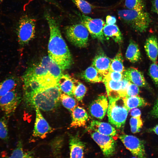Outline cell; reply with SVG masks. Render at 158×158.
I'll use <instances>...</instances> for the list:
<instances>
[{"label": "cell", "mask_w": 158, "mask_h": 158, "mask_svg": "<svg viewBox=\"0 0 158 158\" xmlns=\"http://www.w3.org/2000/svg\"><path fill=\"white\" fill-rule=\"evenodd\" d=\"M63 105L70 112L78 104L76 100L74 97L61 93L60 96Z\"/></svg>", "instance_id": "cell-30"}, {"label": "cell", "mask_w": 158, "mask_h": 158, "mask_svg": "<svg viewBox=\"0 0 158 158\" xmlns=\"http://www.w3.org/2000/svg\"><path fill=\"white\" fill-rule=\"evenodd\" d=\"M21 101V96L15 89L0 98V109L6 117L11 116Z\"/></svg>", "instance_id": "cell-10"}, {"label": "cell", "mask_w": 158, "mask_h": 158, "mask_svg": "<svg viewBox=\"0 0 158 158\" xmlns=\"http://www.w3.org/2000/svg\"><path fill=\"white\" fill-rule=\"evenodd\" d=\"M109 103L107 109L109 121L117 128L124 126L128 111L124 106L121 98L119 97H108Z\"/></svg>", "instance_id": "cell-4"}, {"label": "cell", "mask_w": 158, "mask_h": 158, "mask_svg": "<svg viewBox=\"0 0 158 158\" xmlns=\"http://www.w3.org/2000/svg\"><path fill=\"white\" fill-rule=\"evenodd\" d=\"M73 97L78 101L82 100L87 91L86 87L78 80L73 78Z\"/></svg>", "instance_id": "cell-28"}, {"label": "cell", "mask_w": 158, "mask_h": 158, "mask_svg": "<svg viewBox=\"0 0 158 158\" xmlns=\"http://www.w3.org/2000/svg\"><path fill=\"white\" fill-rule=\"evenodd\" d=\"M72 121L71 127H77L85 126L88 119L86 111L79 106L76 107L71 112Z\"/></svg>", "instance_id": "cell-17"}, {"label": "cell", "mask_w": 158, "mask_h": 158, "mask_svg": "<svg viewBox=\"0 0 158 158\" xmlns=\"http://www.w3.org/2000/svg\"><path fill=\"white\" fill-rule=\"evenodd\" d=\"M149 73L154 84L158 86V65L156 63H154L150 65Z\"/></svg>", "instance_id": "cell-36"}, {"label": "cell", "mask_w": 158, "mask_h": 158, "mask_svg": "<svg viewBox=\"0 0 158 158\" xmlns=\"http://www.w3.org/2000/svg\"><path fill=\"white\" fill-rule=\"evenodd\" d=\"M61 93L57 85L34 94L26 102L43 111H51L58 105Z\"/></svg>", "instance_id": "cell-2"}, {"label": "cell", "mask_w": 158, "mask_h": 158, "mask_svg": "<svg viewBox=\"0 0 158 158\" xmlns=\"http://www.w3.org/2000/svg\"><path fill=\"white\" fill-rule=\"evenodd\" d=\"M130 125L131 132L135 133L140 131L143 126V122L140 117H132L130 120Z\"/></svg>", "instance_id": "cell-33"}, {"label": "cell", "mask_w": 158, "mask_h": 158, "mask_svg": "<svg viewBox=\"0 0 158 158\" xmlns=\"http://www.w3.org/2000/svg\"><path fill=\"white\" fill-rule=\"evenodd\" d=\"M150 131H153L156 134L158 135V124L156 125L154 127L151 128Z\"/></svg>", "instance_id": "cell-43"}, {"label": "cell", "mask_w": 158, "mask_h": 158, "mask_svg": "<svg viewBox=\"0 0 158 158\" xmlns=\"http://www.w3.org/2000/svg\"><path fill=\"white\" fill-rule=\"evenodd\" d=\"M152 7L154 11L158 15V0H153Z\"/></svg>", "instance_id": "cell-42"}, {"label": "cell", "mask_w": 158, "mask_h": 158, "mask_svg": "<svg viewBox=\"0 0 158 158\" xmlns=\"http://www.w3.org/2000/svg\"><path fill=\"white\" fill-rule=\"evenodd\" d=\"M122 99L124 106L128 111L133 109L145 107L149 104L144 99L138 95L124 97Z\"/></svg>", "instance_id": "cell-21"}, {"label": "cell", "mask_w": 158, "mask_h": 158, "mask_svg": "<svg viewBox=\"0 0 158 158\" xmlns=\"http://www.w3.org/2000/svg\"><path fill=\"white\" fill-rule=\"evenodd\" d=\"M108 104L107 97L104 95H99L89 106V113L93 117L102 119L106 114Z\"/></svg>", "instance_id": "cell-12"}, {"label": "cell", "mask_w": 158, "mask_h": 158, "mask_svg": "<svg viewBox=\"0 0 158 158\" xmlns=\"http://www.w3.org/2000/svg\"><path fill=\"white\" fill-rule=\"evenodd\" d=\"M18 80L13 76L6 78L0 83V98L9 92L15 89Z\"/></svg>", "instance_id": "cell-27"}, {"label": "cell", "mask_w": 158, "mask_h": 158, "mask_svg": "<svg viewBox=\"0 0 158 158\" xmlns=\"http://www.w3.org/2000/svg\"><path fill=\"white\" fill-rule=\"evenodd\" d=\"M104 36L112 38L118 43H121L122 41V36L117 25L114 24L104 25L103 29Z\"/></svg>", "instance_id": "cell-24"}, {"label": "cell", "mask_w": 158, "mask_h": 158, "mask_svg": "<svg viewBox=\"0 0 158 158\" xmlns=\"http://www.w3.org/2000/svg\"><path fill=\"white\" fill-rule=\"evenodd\" d=\"M140 92L138 86L130 82L126 90L125 97L138 95Z\"/></svg>", "instance_id": "cell-37"}, {"label": "cell", "mask_w": 158, "mask_h": 158, "mask_svg": "<svg viewBox=\"0 0 158 158\" xmlns=\"http://www.w3.org/2000/svg\"><path fill=\"white\" fill-rule=\"evenodd\" d=\"M25 158H33L32 153L30 152H27Z\"/></svg>", "instance_id": "cell-45"}, {"label": "cell", "mask_w": 158, "mask_h": 158, "mask_svg": "<svg viewBox=\"0 0 158 158\" xmlns=\"http://www.w3.org/2000/svg\"><path fill=\"white\" fill-rule=\"evenodd\" d=\"M111 60V59L102 52L97 54L93 60L92 66L98 71L103 78L108 75L109 71Z\"/></svg>", "instance_id": "cell-13"}, {"label": "cell", "mask_w": 158, "mask_h": 158, "mask_svg": "<svg viewBox=\"0 0 158 158\" xmlns=\"http://www.w3.org/2000/svg\"><path fill=\"white\" fill-rule=\"evenodd\" d=\"M89 131L91 137L99 146L105 157L109 158L114 155L116 151V143L113 137L95 131Z\"/></svg>", "instance_id": "cell-9"}, {"label": "cell", "mask_w": 158, "mask_h": 158, "mask_svg": "<svg viewBox=\"0 0 158 158\" xmlns=\"http://www.w3.org/2000/svg\"><path fill=\"white\" fill-rule=\"evenodd\" d=\"M69 140L70 158H84L85 145L78 136H71Z\"/></svg>", "instance_id": "cell-15"}, {"label": "cell", "mask_w": 158, "mask_h": 158, "mask_svg": "<svg viewBox=\"0 0 158 158\" xmlns=\"http://www.w3.org/2000/svg\"><path fill=\"white\" fill-rule=\"evenodd\" d=\"M126 58L130 62L135 63L139 61L141 55L138 44L133 40H131L126 53Z\"/></svg>", "instance_id": "cell-25"}, {"label": "cell", "mask_w": 158, "mask_h": 158, "mask_svg": "<svg viewBox=\"0 0 158 158\" xmlns=\"http://www.w3.org/2000/svg\"><path fill=\"white\" fill-rule=\"evenodd\" d=\"M35 108L36 117L32 135L35 137L44 138L48 134L53 131L54 129L44 118L40 109L37 107Z\"/></svg>", "instance_id": "cell-11"}, {"label": "cell", "mask_w": 158, "mask_h": 158, "mask_svg": "<svg viewBox=\"0 0 158 158\" xmlns=\"http://www.w3.org/2000/svg\"><path fill=\"white\" fill-rule=\"evenodd\" d=\"M150 114L153 117L158 118V98L156 100Z\"/></svg>", "instance_id": "cell-39"}, {"label": "cell", "mask_w": 158, "mask_h": 158, "mask_svg": "<svg viewBox=\"0 0 158 158\" xmlns=\"http://www.w3.org/2000/svg\"><path fill=\"white\" fill-rule=\"evenodd\" d=\"M44 17L48 23L50 37L48 44L49 56L63 70L69 68L72 63L71 53L61 33L56 20L49 13Z\"/></svg>", "instance_id": "cell-1"}, {"label": "cell", "mask_w": 158, "mask_h": 158, "mask_svg": "<svg viewBox=\"0 0 158 158\" xmlns=\"http://www.w3.org/2000/svg\"><path fill=\"white\" fill-rule=\"evenodd\" d=\"M17 28L18 43L20 45L24 46L34 37L35 20L28 15L24 16L19 21Z\"/></svg>", "instance_id": "cell-6"}, {"label": "cell", "mask_w": 158, "mask_h": 158, "mask_svg": "<svg viewBox=\"0 0 158 158\" xmlns=\"http://www.w3.org/2000/svg\"><path fill=\"white\" fill-rule=\"evenodd\" d=\"M104 82L108 97L110 96H117V93L121 89L122 85V80L117 81L109 79H103Z\"/></svg>", "instance_id": "cell-26"}, {"label": "cell", "mask_w": 158, "mask_h": 158, "mask_svg": "<svg viewBox=\"0 0 158 158\" xmlns=\"http://www.w3.org/2000/svg\"><path fill=\"white\" fill-rule=\"evenodd\" d=\"M80 10L84 14L91 13L95 6L84 0H71Z\"/></svg>", "instance_id": "cell-31"}, {"label": "cell", "mask_w": 158, "mask_h": 158, "mask_svg": "<svg viewBox=\"0 0 158 158\" xmlns=\"http://www.w3.org/2000/svg\"><path fill=\"white\" fill-rule=\"evenodd\" d=\"M144 48L149 59L156 63L158 55V42L157 37L151 35L146 40Z\"/></svg>", "instance_id": "cell-18"}, {"label": "cell", "mask_w": 158, "mask_h": 158, "mask_svg": "<svg viewBox=\"0 0 158 158\" xmlns=\"http://www.w3.org/2000/svg\"><path fill=\"white\" fill-rule=\"evenodd\" d=\"M125 4L128 9L137 11H144L145 7L143 0H125Z\"/></svg>", "instance_id": "cell-32"}, {"label": "cell", "mask_w": 158, "mask_h": 158, "mask_svg": "<svg viewBox=\"0 0 158 158\" xmlns=\"http://www.w3.org/2000/svg\"><path fill=\"white\" fill-rule=\"evenodd\" d=\"M125 70L123 64L122 55L121 51L120 50L114 58L111 59L109 71L123 73Z\"/></svg>", "instance_id": "cell-29"}, {"label": "cell", "mask_w": 158, "mask_h": 158, "mask_svg": "<svg viewBox=\"0 0 158 158\" xmlns=\"http://www.w3.org/2000/svg\"><path fill=\"white\" fill-rule=\"evenodd\" d=\"M116 18L112 16L108 15L106 17V23L107 25L114 24L116 23Z\"/></svg>", "instance_id": "cell-40"}, {"label": "cell", "mask_w": 158, "mask_h": 158, "mask_svg": "<svg viewBox=\"0 0 158 158\" xmlns=\"http://www.w3.org/2000/svg\"><path fill=\"white\" fill-rule=\"evenodd\" d=\"M8 127L5 117L0 118V138L6 140L8 138Z\"/></svg>", "instance_id": "cell-34"}, {"label": "cell", "mask_w": 158, "mask_h": 158, "mask_svg": "<svg viewBox=\"0 0 158 158\" xmlns=\"http://www.w3.org/2000/svg\"><path fill=\"white\" fill-rule=\"evenodd\" d=\"M118 138L126 148L136 158H147L144 141L133 135L125 134L120 135Z\"/></svg>", "instance_id": "cell-7"}, {"label": "cell", "mask_w": 158, "mask_h": 158, "mask_svg": "<svg viewBox=\"0 0 158 158\" xmlns=\"http://www.w3.org/2000/svg\"><path fill=\"white\" fill-rule=\"evenodd\" d=\"M123 78L139 87L147 86V84L142 73L137 69L130 67L123 73Z\"/></svg>", "instance_id": "cell-14"}, {"label": "cell", "mask_w": 158, "mask_h": 158, "mask_svg": "<svg viewBox=\"0 0 158 158\" xmlns=\"http://www.w3.org/2000/svg\"><path fill=\"white\" fill-rule=\"evenodd\" d=\"M68 40L75 46L79 48L86 47L88 43L89 32L82 24L67 26L65 28Z\"/></svg>", "instance_id": "cell-5"}, {"label": "cell", "mask_w": 158, "mask_h": 158, "mask_svg": "<svg viewBox=\"0 0 158 158\" xmlns=\"http://www.w3.org/2000/svg\"><path fill=\"white\" fill-rule=\"evenodd\" d=\"M81 24L87 29L92 37L102 42L104 40L103 29L105 22L100 18H93L83 14L80 15Z\"/></svg>", "instance_id": "cell-8"}, {"label": "cell", "mask_w": 158, "mask_h": 158, "mask_svg": "<svg viewBox=\"0 0 158 158\" xmlns=\"http://www.w3.org/2000/svg\"><path fill=\"white\" fill-rule=\"evenodd\" d=\"M40 64L57 80L63 74L62 70L49 56L44 57Z\"/></svg>", "instance_id": "cell-19"}, {"label": "cell", "mask_w": 158, "mask_h": 158, "mask_svg": "<svg viewBox=\"0 0 158 158\" xmlns=\"http://www.w3.org/2000/svg\"><path fill=\"white\" fill-rule=\"evenodd\" d=\"M89 131L99 133L102 134L114 137L117 133L114 128L109 124L94 120L91 121L88 128Z\"/></svg>", "instance_id": "cell-16"}, {"label": "cell", "mask_w": 158, "mask_h": 158, "mask_svg": "<svg viewBox=\"0 0 158 158\" xmlns=\"http://www.w3.org/2000/svg\"><path fill=\"white\" fill-rule=\"evenodd\" d=\"M46 2L49 3L50 4H54L57 7H59V5L57 3V2L55 0H43Z\"/></svg>", "instance_id": "cell-44"}, {"label": "cell", "mask_w": 158, "mask_h": 158, "mask_svg": "<svg viewBox=\"0 0 158 158\" xmlns=\"http://www.w3.org/2000/svg\"><path fill=\"white\" fill-rule=\"evenodd\" d=\"M123 78V73L109 71L108 75L103 79H109L115 81H120Z\"/></svg>", "instance_id": "cell-38"}, {"label": "cell", "mask_w": 158, "mask_h": 158, "mask_svg": "<svg viewBox=\"0 0 158 158\" xmlns=\"http://www.w3.org/2000/svg\"><path fill=\"white\" fill-rule=\"evenodd\" d=\"M57 85L62 93L73 97V78L69 75L63 74L57 80Z\"/></svg>", "instance_id": "cell-20"}, {"label": "cell", "mask_w": 158, "mask_h": 158, "mask_svg": "<svg viewBox=\"0 0 158 158\" xmlns=\"http://www.w3.org/2000/svg\"><path fill=\"white\" fill-rule=\"evenodd\" d=\"M130 115L132 117H140L141 112L139 109L137 108H135L131 109Z\"/></svg>", "instance_id": "cell-41"}, {"label": "cell", "mask_w": 158, "mask_h": 158, "mask_svg": "<svg viewBox=\"0 0 158 158\" xmlns=\"http://www.w3.org/2000/svg\"><path fill=\"white\" fill-rule=\"evenodd\" d=\"M26 154L27 152H25L23 151L22 142L19 141L16 148L8 158H25Z\"/></svg>", "instance_id": "cell-35"}, {"label": "cell", "mask_w": 158, "mask_h": 158, "mask_svg": "<svg viewBox=\"0 0 158 158\" xmlns=\"http://www.w3.org/2000/svg\"><path fill=\"white\" fill-rule=\"evenodd\" d=\"M49 73L40 63L33 65L28 68L23 76V80H28L46 75Z\"/></svg>", "instance_id": "cell-22"}, {"label": "cell", "mask_w": 158, "mask_h": 158, "mask_svg": "<svg viewBox=\"0 0 158 158\" xmlns=\"http://www.w3.org/2000/svg\"><path fill=\"white\" fill-rule=\"evenodd\" d=\"M118 14L121 20L140 32L146 31L151 22L149 14L144 11L123 9L118 10Z\"/></svg>", "instance_id": "cell-3"}, {"label": "cell", "mask_w": 158, "mask_h": 158, "mask_svg": "<svg viewBox=\"0 0 158 158\" xmlns=\"http://www.w3.org/2000/svg\"><path fill=\"white\" fill-rule=\"evenodd\" d=\"M81 77L85 81L92 83L100 82L103 79L102 76L92 65L81 73Z\"/></svg>", "instance_id": "cell-23"}]
</instances>
